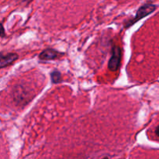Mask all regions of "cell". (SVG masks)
Here are the masks:
<instances>
[{
  "mask_svg": "<svg viewBox=\"0 0 159 159\" xmlns=\"http://www.w3.org/2000/svg\"><path fill=\"white\" fill-rule=\"evenodd\" d=\"M50 75H51V79L52 83L58 84L61 82V73L59 71H57V70L55 69L51 71Z\"/></svg>",
  "mask_w": 159,
  "mask_h": 159,
  "instance_id": "cell-6",
  "label": "cell"
},
{
  "mask_svg": "<svg viewBox=\"0 0 159 159\" xmlns=\"http://www.w3.org/2000/svg\"><path fill=\"white\" fill-rule=\"evenodd\" d=\"M22 96H23V101H24L25 102H28L27 91L25 90L23 87L16 86L15 88V90L13 91V97L15 102H17V103H22V102H23Z\"/></svg>",
  "mask_w": 159,
  "mask_h": 159,
  "instance_id": "cell-5",
  "label": "cell"
},
{
  "mask_svg": "<svg viewBox=\"0 0 159 159\" xmlns=\"http://www.w3.org/2000/svg\"><path fill=\"white\" fill-rule=\"evenodd\" d=\"M155 134H156L157 136H158V126H157L156 129H155Z\"/></svg>",
  "mask_w": 159,
  "mask_h": 159,
  "instance_id": "cell-8",
  "label": "cell"
},
{
  "mask_svg": "<svg viewBox=\"0 0 159 159\" xmlns=\"http://www.w3.org/2000/svg\"><path fill=\"white\" fill-rule=\"evenodd\" d=\"M64 53L59 52L58 51L53 48H47V49L43 50L41 53L38 55L39 60L42 61H51V60H56L60 57V56L64 55Z\"/></svg>",
  "mask_w": 159,
  "mask_h": 159,
  "instance_id": "cell-3",
  "label": "cell"
},
{
  "mask_svg": "<svg viewBox=\"0 0 159 159\" xmlns=\"http://www.w3.org/2000/svg\"><path fill=\"white\" fill-rule=\"evenodd\" d=\"M19 55L16 53H0V68L10 66L16 60H18Z\"/></svg>",
  "mask_w": 159,
  "mask_h": 159,
  "instance_id": "cell-4",
  "label": "cell"
},
{
  "mask_svg": "<svg viewBox=\"0 0 159 159\" xmlns=\"http://www.w3.org/2000/svg\"><path fill=\"white\" fill-rule=\"evenodd\" d=\"M18 1L21 2H29L30 0H18Z\"/></svg>",
  "mask_w": 159,
  "mask_h": 159,
  "instance_id": "cell-9",
  "label": "cell"
},
{
  "mask_svg": "<svg viewBox=\"0 0 159 159\" xmlns=\"http://www.w3.org/2000/svg\"><path fill=\"white\" fill-rule=\"evenodd\" d=\"M158 6L155 4H151V3H148V4H144L143 6H141L139 9H138L136 12V15L134 17L133 19H130V20H127V22L124 24V28H129L130 26H133L134 24L138 22L139 20H142L144 17L148 16L150 14H152V12H155L157 9Z\"/></svg>",
  "mask_w": 159,
  "mask_h": 159,
  "instance_id": "cell-1",
  "label": "cell"
},
{
  "mask_svg": "<svg viewBox=\"0 0 159 159\" xmlns=\"http://www.w3.org/2000/svg\"><path fill=\"white\" fill-rule=\"evenodd\" d=\"M122 50L120 47L114 46L112 48V55L108 62V68L111 71H116L121 65Z\"/></svg>",
  "mask_w": 159,
  "mask_h": 159,
  "instance_id": "cell-2",
  "label": "cell"
},
{
  "mask_svg": "<svg viewBox=\"0 0 159 159\" xmlns=\"http://www.w3.org/2000/svg\"><path fill=\"white\" fill-rule=\"evenodd\" d=\"M101 159H109V158H107V157H106V158H101Z\"/></svg>",
  "mask_w": 159,
  "mask_h": 159,
  "instance_id": "cell-10",
  "label": "cell"
},
{
  "mask_svg": "<svg viewBox=\"0 0 159 159\" xmlns=\"http://www.w3.org/2000/svg\"><path fill=\"white\" fill-rule=\"evenodd\" d=\"M5 36H6V33H5L4 26L2 23H0V37H4Z\"/></svg>",
  "mask_w": 159,
  "mask_h": 159,
  "instance_id": "cell-7",
  "label": "cell"
}]
</instances>
